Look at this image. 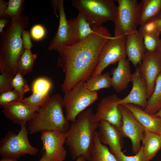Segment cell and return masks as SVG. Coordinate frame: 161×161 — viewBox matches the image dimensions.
<instances>
[{
    "label": "cell",
    "mask_w": 161,
    "mask_h": 161,
    "mask_svg": "<svg viewBox=\"0 0 161 161\" xmlns=\"http://www.w3.org/2000/svg\"><path fill=\"white\" fill-rule=\"evenodd\" d=\"M112 37L106 27H95L93 32L86 38L64 47L58 52V64L65 74L61 85L64 93L78 83L86 82L91 76L100 50Z\"/></svg>",
    "instance_id": "obj_1"
},
{
    "label": "cell",
    "mask_w": 161,
    "mask_h": 161,
    "mask_svg": "<svg viewBox=\"0 0 161 161\" xmlns=\"http://www.w3.org/2000/svg\"><path fill=\"white\" fill-rule=\"evenodd\" d=\"M29 18L26 16L11 19L6 29L1 34L0 71L16 74L18 61L25 49L21 34L28 24Z\"/></svg>",
    "instance_id": "obj_2"
},
{
    "label": "cell",
    "mask_w": 161,
    "mask_h": 161,
    "mask_svg": "<svg viewBox=\"0 0 161 161\" xmlns=\"http://www.w3.org/2000/svg\"><path fill=\"white\" fill-rule=\"evenodd\" d=\"M94 114L92 109H87L80 113L70 126L65 143L74 159L82 156L89 161L95 133L99 124Z\"/></svg>",
    "instance_id": "obj_3"
},
{
    "label": "cell",
    "mask_w": 161,
    "mask_h": 161,
    "mask_svg": "<svg viewBox=\"0 0 161 161\" xmlns=\"http://www.w3.org/2000/svg\"><path fill=\"white\" fill-rule=\"evenodd\" d=\"M63 98L58 94L50 97L40 107L34 119L27 126L28 133L34 134L44 131L58 130L67 133L70 126L69 121L63 113Z\"/></svg>",
    "instance_id": "obj_4"
},
{
    "label": "cell",
    "mask_w": 161,
    "mask_h": 161,
    "mask_svg": "<svg viewBox=\"0 0 161 161\" xmlns=\"http://www.w3.org/2000/svg\"><path fill=\"white\" fill-rule=\"evenodd\" d=\"M113 0H73V6L93 26L99 27L108 21L114 22L117 6Z\"/></svg>",
    "instance_id": "obj_5"
},
{
    "label": "cell",
    "mask_w": 161,
    "mask_h": 161,
    "mask_svg": "<svg viewBox=\"0 0 161 161\" xmlns=\"http://www.w3.org/2000/svg\"><path fill=\"white\" fill-rule=\"evenodd\" d=\"M98 98L97 92H92L88 89L86 82L78 83L71 89L64 93L63 100L66 117L69 121L74 122L80 113Z\"/></svg>",
    "instance_id": "obj_6"
},
{
    "label": "cell",
    "mask_w": 161,
    "mask_h": 161,
    "mask_svg": "<svg viewBox=\"0 0 161 161\" xmlns=\"http://www.w3.org/2000/svg\"><path fill=\"white\" fill-rule=\"evenodd\" d=\"M27 125L21 126L18 133L9 131L0 141V154L2 157L19 158L27 154L36 155L38 149L28 139Z\"/></svg>",
    "instance_id": "obj_7"
},
{
    "label": "cell",
    "mask_w": 161,
    "mask_h": 161,
    "mask_svg": "<svg viewBox=\"0 0 161 161\" xmlns=\"http://www.w3.org/2000/svg\"><path fill=\"white\" fill-rule=\"evenodd\" d=\"M118 4L115 20L114 37L126 36L137 30L139 3L137 0H116Z\"/></svg>",
    "instance_id": "obj_8"
},
{
    "label": "cell",
    "mask_w": 161,
    "mask_h": 161,
    "mask_svg": "<svg viewBox=\"0 0 161 161\" xmlns=\"http://www.w3.org/2000/svg\"><path fill=\"white\" fill-rule=\"evenodd\" d=\"M126 36L112 37L104 44L99 53L97 64L91 76L102 74L110 64L126 58Z\"/></svg>",
    "instance_id": "obj_9"
},
{
    "label": "cell",
    "mask_w": 161,
    "mask_h": 161,
    "mask_svg": "<svg viewBox=\"0 0 161 161\" xmlns=\"http://www.w3.org/2000/svg\"><path fill=\"white\" fill-rule=\"evenodd\" d=\"M118 106L122 116L120 134L122 137H127L130 139L132 151L135 154L140 149L145 129L126 106L121 104Z\"/></svg>",
    "instance_id": "obj_10"
},
{
    "label": "cell",
    "mask_w": 161,
    "mask_h": 161,
    "mask_svg": "<svg viewBox=\"0 0 161 161\" xmlns=\"http://www.w3.org/2000/svg\"><path fill=\"white\" fill-rule=\"evenodd\" d=\"M67 135V133L58 130L41 132L43 147L41 152H45L49 161H64L65 159L67 152L64 145Z\"/></svg>",
    "instance_id": "obj_11"
},
{
    "label": "cell",
    "mask_w": 161,
    "mask_h": 161,
    "mask_svg": "<svg viewBox=\"0 0 161 161\" xmlns=\"http://www.w3.org/2000/svg\"><path fill=\"white\" fill-rule=\"evenodd\" d=\"M120 99L115 94L103 97L98 104L94 116L97 122L105 121L109 123L120 134L122 116L117 104Z\"/></svg>",
    "instance_id": "obj_12"
},
{
    "label": "cell",
    "mask_w": 161,
    "mask_h": 161,
    "mask_svg": "<svg viewBox=\"0 0 161 161\" xmlns=\"http://www.w3.org/2000/svg\"><path fill=\"white\" fill-rule=\"evenodd\" d=\"M138 66L140 74L146 82L148 99L154 90L156 79L161 73V55L156 51L146 50Z\"/></svg>",
    "instance_id": "obj_13"
},
{
    "label": "cell",
    "mask_w": 161,
    "mask_h": 161,
    "mask_svg": "<svg viewBox=\"0 0 161 161\" xmlns=\"http://www.w3.org/2000/svg\"><path fill=\"white\" fill-rule=\"evenodd\" d=\"M40 107L31 105L21 100L3 107L2 112L14 123L21 126L27 125L35 117Z\"/></svg>",
    "instance_id": "obj_14"
},
{
    "label": "cell",
    "mask_w": 161,
    "mask_h": 161,
    "mask_svg": "<svg viewBox=\"0 0 161 161\" xmlns=\"http://www.w3.org/2000/svg\"><path fill=\"white\" fill-rule=\"evenodd\" d=\"M131 81L132 86L129 93L125 97L120 99L117 104L132 103L145 109L148 100L147 86L145 80L139 72L138 66L132 74Z\"/></svg>",
    "instance_id": "obj_15"
},
{
    "label": "cell",
    "mask_w": 161,
    "mask_h": 161,
    "mask_svg": "<svg viewBox=\"0 0 161 161\" xmlns=\"http://www.w3.org/2000/svg\"><path fill=\"white\" fill-rule=\"evenodd\" d=\"M98 131L99 139L104 145H108L110 151L116 158L122 152V137L117 129L105 121L99 122Z\"/></svg>",
    "instance_id": "obj_16"
},
{
    "label": "cell",
    "mask_w": 161,
    "mask_h": 161,
    "mask_svg": "<svg viewBox=\"0 0 161 161\" xmlns=\"http://www.w3.org/2000/svg\"><path fill=\"white\" fill-rule=\"evenodd\" d=\"M58 12L59 17L58 29L48 48L49 50H54L57 52L63 47L69 46L70 42V28L66 18L63 0H59Z\"/></svg>",
    "instance_id": "obj_17"
},
{
    "label": "cell",
    "mask_w": 161,
    "mask_h": 161,
    "mask_svg": "<svg viewBox=\"0 0 161 161\" xmlns=\"http://www.w3.org/2000/svg\"><path fill=\"white\" fill-rule=\"evenodd\" d=\"M126 47L128 59L137 67L141 63L147 50L143 38L138 30L126 36Z\"/></svg>",
    "instance_id": "obj_18"
},
{
    "label": "cell",
    "mask_w": 161,
    "mask_h": 161,
    "mask_svg": "<svg viewBox=\"0 0 161 161\" xmlns=\"http://www.w3.org/2000/svg\"><path fill=\"white\" fill-rule=\"evenodd\" d=\"M68 22L70 33L69 46L78 43L86 38L93 32L95 27L90 24L79 12L76 17L68 20Z\"/></svg>",
    "instance_id": "obj_19"
},
{
    "label": "cell",
    "mask_w": 161,
    "mask_h": 161,
    "mask_svg": "<svg viewBox=\"0 0 161 161\" xmlns=\"http://www.w3.org/2000/svg\"><path fill=\"white\" fill-rule=\"evenodd\" d=\"M132 113L136 119L143 126L145 130L159 134L161 133V118L150 114L137 105L132 103L123 104Z\"/></svg>",
    "instance_id": "obj_20"
},
{
    "label": "cell",
    "mask_w": 161,
    "mask_h": 161,
    "mask_svg": "<svg viewBox=\"0 0 161 161\" xmlns=\"http://www.w3.org/2000/svg\"><path fill=\"white\" fill-rule=\"evenodd\" d=\"M111 72V86L115 91L119 93L126 89L131 81L132 75L129 60L126 58L120 60Z\"/></svg>",
    "instance_id": "obj_21"
},
{
    "label": "cell",
    "mask_w": 161,
    "mask_h": 161,
    "mask_svg": "<svg viewBox=\"0 0 161 161\" xmlns=\"http://www.w3.org/2000/svg\"><path fill=\"white\" fill-rule=\"evenodd\" d=\"M161 10V0H142L138 5L139 25L157 17Z\"/></svg>",
    "instance_id": "obj_22"
},
{
    "label": "cell",
    "mask_w": 161,
    "mask_h": 161,
    "mask_svg": "<svg viewBox=\"0 0 161 161\" xmlns=\"http://www.w3.org/2000/svg\"><path fill=\"white\" fill-rule=\"evenodd\" d=\"M138 30L143 38L146 50L156 51L161 40L160 38L161 32L148 23L140 26Z\"/></svg>",
    "instance_id": "obj_23"
},
{
    "label": "cell",
    "mask_w": 161,
    "mask_h": 161,
    "mask_svg": "<svg viewBox=\"0 0 161 161\" xmlns=\"http://www.w3.org/2000/svg\"><path fill=\"white\" fill-rule=\"evenodd\" d=\"M145 156L148 161L151 160L161 148V143L158 134L145 130L142 140Z\"/></svg>",
    "instance_id": "obj_24"
},
{
    "label": "cell",
    "mask_w": 161,
    "mask_h": 161,
    "mask_svg": "<svg viewBox=\"0 0 161 161\" xmlns=\"http://www.w3.org/2000/svg\"><path fill=\"white\" fill-rule=\"evenodd\" d=\"M89 161H117L108 147L100 142L97 131L95 133Z\"/></svg>",
    "instance_id": "obj_25"
},
{
    "label": "cell",
    "mask_w": 161,
    "mask_h": 161,
    "mask_svg": "<svg viewBox=\"0 0 161 161\" xmlns=\"http://www.w3.org/2000/svg\"><path fill=\"white\" fill-rule=\"evenodd\" d=\"M161 108V73L157 76L153 92L148 99L147 105L144 109L147 113L154 115Z\"/></svg>",
    "instance_id": "obj_26"
},
{
    "label": "cell",
    "mask_w": 161,
    "mask_h": 161,
    "mask_svg": "<svg viewBox=\"0 0 161 161\" xmlns=\"http://www.w3.org/2000/svg\"><path fill=\"white\" fill-rule=\"evenodd\" d=\"M37 54H33L31 49H25L19 58L16 66V73L23 76L30 73L32 70Z\"/></svg>",
    "instance_id": "obj_27"
},
{
    "label": "cell",
    "mask_w": 161,
    "mask_h": 161,
    "mask_svg": "<svg viewBox=\"0 0 161 161\" xmlns=\"http://www.w3.org/2000/svg\"><path fill=\"white\" fill-rule=\"evenodd\" d=\"M87 88L92 92L112 87L110 73L107 72L94 76H91L86 82Z\"/></svg>",
    "instance_id": "obj_28"
},
{
    "label": "cell",
    "mask_w": 161,
    "mask_h": 161,
    "mask_svg": "<svg viewBox=\"0 0 161 161\" xmlns=\"http://www.w3.org/2000/svg\"><path fill=\"white\" fill-rule=\"evenodd\" d=\"M24 0H9L6 11L7 16L12 19L21 15L24 7Z\"/></svg>",
    "instance_id": "obj_29"
},
{
    "label": "cell",
    "mask_w": 161,
    "mask_h": 161,
    "mask_svg": "<svg viewBox=\"0 0 161 161\" xmlns=\"http://www.w3.org/2000/svg\"><path fill=\"white\" fill-rule=\"evenodd\" d=\"M24 96L14 89L0 94V104L3 107L18 102Z\"/></svg>",
    "instance_id": "obj_30"
},
{
    "label": "cell",
    "mask_w": 161,
    "mask_h": 161,
    "mask_svg": "<svg viewBox=\"0 0 161 161\" xmlns=\"http://www.w3.org/2000/svg\"><path fill=\"white\" fill-rule=\"evenodd\" d=\"M52 86L51 81L45 78H37L33 82L32 86V92H38L43 94H49Z\"/></svg>",
    "instance_id": "obj_31"
},
{
    "label": "cell",
    "mask_w": 161,
    "mask_h": 161,
    "mask_svg": "<svg viewBox=\"0 0 161 161\" xmlns=\"http://www.w3.org/2000/svg\"><path fill=\"white\" fill-rule=\"evenodd\" d=\"M12 86L14 89L23 96L26 93L30 90L27 80L23 76L19 73H16L14 77L12 80Z\"/></svg>",
    "instance_id": "obj_32"
},
{
    "label": "cell",
    "mask_w": 161,
    "mask_h": 161,
    "mask_svg": "<svg viewBox=\"0 0 161 161\" xmlns=\"http://www.w3.org/2000/svg\"><path fill=\"white\" fill-rule=\"evenodd\" d=\"M50 97L49 94L32 92L30 96L24 98L23 100L29 104L40 107L47 103Z\"/></svg>",
    "instance_id": "obj_33"
},
{
    "label": "cell",
    "mask_w": 161,
    "mask_h": 161,
    "mask_svg": "<svg viewBox=\"0 0 161 161\" xmlns=\"http://www.w3.org/2000/svg\"><path fill=\"white\" fill-rule=\"evenodd\" d=\"M16 75L8 73H1L0 75V93L12 90V80Z\"/></svg>",
    "instance_id": "obj_34"
},
{
    "label": "cell",
    "mask_w": 161,
    "mask_h": 161,
    "mask_svg": "<svg viewBox=\"0 0 161 161\" xmlns=\"http://www.w3.org/2000/svg\"><path fill=\"white\" fill-rule=\"evenodd\" d=\"M116 159L117 161H148L145 156L142 145L140 151L135 155L128 156L122 152Z\"/></svg>",
    "instance_id": "obj_35"
},
{
    "label": "cell",
    "mask_w": 161,
    "mask_h": 161,
    "mask_svg": "<svg viewBox=\"0 0 161 161\" xmlns=\"http://www.w3.org/2000/svg\"><path fill=\"white\" fill-rule=\"evenodd\" d=\"M30 33L31 38L34 41H38L42 40L45 37L46 30L42 25L36 24L31 28Z\"/></svg>",
    "instance_id": "obj_36"
},
{
    "label": "cell",
    "mask_w": 161,
    "mask_h": 161,
    "mask_svg": "<svg viewBox=\"0 0 161 161\" xmlns=\"http://www.w3.org/2000/svg\"><path fill=\"white\" fill-rule=\"evenodd\" d=\"M21 38L25 49H31L33 47V45L32 43L31 37L30 32L24 30L22 33Z\"/></svg>",
    "instance_id": "obj_37"
},
{
    "label": "cell",
    "mask_w": 161,
    "mask_h": 161,
    "mask_svg": "<svg viewBox=\"0 0 161 161\" xmlns=\"http://www.w3.org/2000/svg\"><path fill=\"white\" fill-rule=\"evenodd\" d=\"M8 5V2L3 0H0V18L9 17L6 13Z\"/></svg>",
    "instance_id": "obj_38"
},
{
    "label": "cell",
    "mask_w": 161,
    "mask_h": 161,
    "mask_svg": "<svg viewBox=\"0 0 161 161\" xmlns=\"http://www.w3.org/2000/svg\"><path fill=\"white\" fill-rule=\"evenodd\" d=\"M147 23L151 24L158 30L161 32V18L157 17L153 18Z\"/></svg>",
    "instance_id": "obj_39"
},
{
    "label": "cell",
    "mask_w": 161,
    "mask_h": 161,
    "mask_svg": "<svg viewBox=\"0 0 161 161\" xmlns=\"http://www.w3.org/2000/svg\"><path fill=\"white\" fill-rule=\"evenodd\" d=\"M8 20L7 18H0V33H2L4 30V29L6 25H7Z\"/></svg>",
    "instance_id": "obj_40"
},
{
    "label": "cell",
    "mask_w": 161,
    "mask_h": 161,
    "mask_svg": "<svg viewBox=\"0 0 161 161\" xmlns=\"http://www.w3.org/2000/svg\"><path fill=\"white\" fill-rule=\"evenodd\" d=\"M59 0H52L51 1V4L54 10V13L58 17L59 16L57 15V11H58V8L59 5Z\"/></svg>",
    "instance_id": "obj_41"
},
{
    "label": "cell",
    "mask_w": 161,
    "mask_h": 161,
    "mask_svg": "<svg viewBox=\"0 0 161 161\" xmlns=\"http://www.w3.org/2000/svg\"><path fill=\"white\" fill-rule=\"evenodd\" d=\"M38 161H50L47 159L44 151L42 152L41 157Z\"/></svg>",
    "instance_id": "obj_42"
},
{
    "label": "cell",
    "mask_w": 161,
    "mask_h": 161,
    "mask_svg": "<svg viewBox=\"0 0 161 161\" xmlns=\"http://www.w3.org/2000/svg\"><path fill=\"white\" fill-rule=\"evenodd\" d=\"M0 161H18L17 159L13 158L2 157Z\"/></svg>",
    "instance_id": "obj_43"
},
{
    "label": "cell",
    "mask_w": 161,
    "mask_h": 161,
    "mask_svg": "<svg viewBox=\"0 0 161 161\" xmlns=\"http://www.w3.org/2000/svg\"><path fill=\"white\" fill-rule=\"evenodd\" d=\"M86 159L83 156H80L77 158L76 161H86Z\"/></svg>",
    "instance_id": "obj_44"
},
{
    "label": "cell",
    "mask_w": 161,
    "mask_h": 161,
    "mask_svg": "<svg viewBox=\"0 0 161 161\" xmlns=\"http://www.w3.org/2000/svg\"><path fill=\"white\" fill-rule=\"evenodd\" d=\"M154 115L161 118V108L157 113H156Z\"/></svg>",
    "instance_id": "obj_45"
},
{
    "label": "cell",
    "mask_w": 161,
    "mask_h": 161,
    "mask_svg": "<svg viewBox=\"0 0 161 161\" xmlns=\"http://www.w3.org/2000/svg\"><path fill=\"white\" fill-rule=\"evenodd\" d=\"M161 55V40L156 50Z\"/></svg>",
    "instance_id": "obj_46"
},
{
    "label": "cell",
    "mask_w": 161,
    "mask_h": 161,
    "mask_svg": "<svg viewBox=\"0 0 161 161\" xmlns=\"http://www.w3.org/2000/svg\"><path fill=\"white\" fill-rule=\"evenodd\" d=\"M156 17H157V18H161V10L160 12V13L159 15H158V16Z\"/></svg>",
    "instance_id": "obj_47"
},
{
    "label": "cell",
    "mask_w": 161,
    "mask_h": 161,
    "mask_svg": "<svg viewBox=\"0 0 161 161\" xmlns=\"http://www.w3.org/2000/svg\"><path fill=\"white\" fill-rule=\"evenodd\" d=\"M159 135L160 140L161 143V133Z\"/></svg>",
    "instance_id": "obj_48"
}]
</instances>
